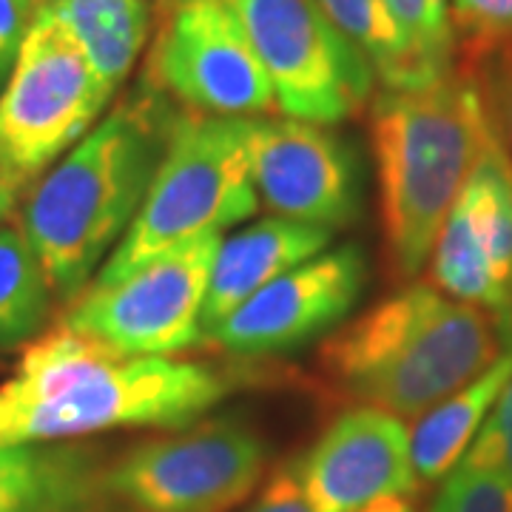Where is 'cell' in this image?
<instances>
[{
	"label": "cell",
	"mask_w": 512,
	"mask_h": 512,
	"mask_svg": "<svg viewBox=\"0 0 512 512\" xmlns=\"http://www.w3.org/2000/svg\"><path fill=\"white\" fill-rule=\"evenodd\" d=\"M296 461L313 512H356L419 487L404 421L373 407H353L333 419Z\"/></svg>",
	"instance_id": "obj_14"
},
{
	"label": "cell",
	"mask_w": 512,
	"mask_h": 512,
	"mask_svg": "<svg viewBox=\"0 0 512 512\" xmlns=\"http://www.w3.org/2000/svg\"><path fill=\"white\" fill-rule=\"evenodd\" d=\"M0 444H12V407L0 393Z\"/></svg>",
	"instance_id": "obj_30"
},
{
	"label": "cell",
	"mask_w": 512,
	"mask_h": 512,
	"mask_svg": "<svg viewBox=\"0 0 512 512\" xmlns=\"http://www.w3.org/2000/svg\"><path fill=\"white\" fill-rule=\"evenodd\" d=\"M441 293L498 313L512 288V171L493 146L458 194L430 254Z\"/></svg>",
	"instance_id": "obj_13"
},
{
	"label": "cell",
	"mask_w": 512,
	"mask_h": 512,
	"mask_svg": "<svg viewBox=\"0 0 512 512\" xmlns=\"http://www.w3.org/2000/svg\"><path fill=\"white\" fill-rule=\"evenodd\" d=\"M456 66L473 80L490 143L512 171V40L461 49Z\"/></svg>",
	"instance_id": "obj_21"
},
{
	"label": "cell",
	"mask_w": 512,
	"mask_h": 512,
	"mask_svg": "<svg viewBox=\"0 0 512 512\" xmlns=\"http://www.w3.org/2000/svg\"><path fill=\"white\" fill-rule=\"evenodd\" d=\"M319 6L339 35L362 52L382 89H413L410 55L387 0H319Z\"/></svg>",
	"instance_id": "obj_19"
},
{
	"label": "cell",
	"mask_w": 512,
	"mask_h": 512,
	"mask_svg": "<svg viewBox=\"0 0 512 512\" xmlns=\"http://www.w3.org/2000/svg\"><path fill=\"white\" fill-rule=\"evenodd\" d=\"M12 202H15V191L0 183V220H6V217H9V211H12Z\"/></svg>",
	"instance_id": "obj_31"
},
{
	"label": "cell",
	"mask_w": 512,
	"mask_h": 512,
	"mask_svg": "<svg viewBox=\"0 0 512 512\" xmlns=\"http://www.w3.org/2000/svg\"><path fill=\"white\" fill-rule=\"evenodd\" d=\"M251 180L274 217L345 228L359 217L362 168L345 137L305 120H251Z\"/></svg>",
	"instance_id": "obj_11"
},
{
	"label": "cell",
	"mask_w": 512,
	"mask_h": 512,
	"mask_svg": "<svg viewBox=\"0 0 512 512\" xmlns=\"http://www.w3.org/2000/svg\"><path fill=\"white\" fill-rule=\"evenodd\" d=\"M268 447L237 419H214L143 441L109 473V490L137 512H228L265 476Z\"/></svg>",
	"instance_id": "obj_10"
},
{
	"label": "cell",
	"mask_w": 512,
	"mask_h": 512,
	"mask_svg": "<svg viewBox=\"0 0 512 512\" xmlns=\"http://www.w3.org/2000/svg\"><path fill=\"white\" fill-rule=\"evenodd\" d=\"M140 80L180 109L211 117H254L276 109L271 77L231 0H157Z\"/></svg>",
	"instance_id": "obj_7"
},
{
	"label": "cell",
	"mask_w": 512,
	"mask_h": 512,
	"mask_svg": "<svg viewBox=\"0 0 512 512\" xmlns=\"http://www.w3.org/2000/svg\"><path fill=\"white\" fill-rule=\"evenodd\" d=\"M32 23V15L20 0H0V89L6 86L9 74L15 69L20 43L26 37V29Z\"/></svg>",
	"instance_id": "obj_27"
},
{
	"label": "cell",
	"mask_w": 512,
	"mask_h": 512,
	"mask_svg": "<svg viewBox=\"0 0 512 512\" xmlns=\"http://www.w3.org/2000/svg\"><path fill=\"white\" fill-rule=\"evenodd\" d=\"M251 120L180 111L146 200L92 285L120 282L171 248L254 217Z\"/></svg>",
	"instance_id": "obj_5"
},
{
	"label": "cell",
	"mask_w": 512,
	"mask_h": 512,
	"mask_svg": "<svg viewBox=\"0 0 512 512\" xmlns=\"http://www.w3.org/2000/svg\"><path fill=\"white\" fill-rule=\"evenodd\" d=\"M37 12L69 26L111 92L128 77L154 26L151 0H43Z\"/></svg>",
	"instance_id": "obj_17"
},
{
	"label": "cell",
	"mask_w": 512,
	"mask_h": 512,
	"mask_svg": "<svg viewBox=\"0 0 512 512\" xmlns=\"http://www.w3.org/2000/svg\"><path fill=\"white\" fill-rule=\"evenodd\" d=\"M367 259L359 245L322 251L239 305L205 342L234 356H274L336 328L359 302Z\"/></svg>",
	"instance_id": "obj_12"
},
{
	"label": "cell",
	"mask_w": 512,
	"mask_h": 512,
	"mask_svg": "<svg viewBox=\"0 0 512 512\" xmlns=\"http://www.w3.org/2000/svg\"><path fill=\"white\" fill-rule=\"evenodd\" d=\"M510 376L512 353H501L478 379L413 419L410 456L419 481L436 484L456 470Z\"/></svg>",
	"instance_id": "obj_16"
},
{
	"label": "cell",
	"mask_w": 512,
	"mask_h": 512,
	"mask_svg": "<svg viewBox=\"0 0 512 512\" xmlns=\"http://www.w3.org/2000/svg\"><path fill=\"white\" fill-rule=\"evenodd\" d=\"M356 512H416V504L410 501V495H393V498L373 501V504H367Z\"/></svg>",
	"instance_id": "obj_29"
},
{
	"label": "cell",
	"mask_w": 512,
	"mask_h": 512,
	"mask_svg": "<svg viewBox=\"0 0 512 512\" xmlns=\"http://www.w3.org/2000/svg\"><path fill=\"white\" fill-rule=\"evenodd\" d=\"M461 461L501 470L512 481V376L498 393L478 436Z\"/></svg>",
	"instance_id": "obj_24"
},
{
	"label": "cell",
	"mask_w": 512,
	"mask_h": 512,
	"mask_svg": "<svg viewBox=\"0 0 512 512\" xmlns=\"http://www.w3.org/2000/svg\"><path fill=\"white\" fill-rule=\"evenodd\" d=\"M57 458L32 444H0V512H35L60 487Z\"/></svg>",
	"instance_id": "obj_22"
},
{
	"label": "cell",
	"mask_w": 512,
	"mask_h": 512,
	"mask_svg": "<svg viewBox=\"0 0 512 512\" xmlns=\"http://www.w3.org/2000/svg\"><path fill=\"white\" fill-rule=\"evenodd\" d=\"M370 146L390 268L399 279H413L493 146L473 80L456 66L427 86L382 89L370 106Z\"/></svg>",
	"instance_id": "obj_4"
},
{
	"label": "cell",
	"mask_w": 512,
	"mask_h": 512,
	"mask_svg": "<svg viewBox=\"0 0 512 512\" xmlns=\"http://www.w3.org/2000/svg\"><path fill=\"white\" fill-rule=\"evenodd\" d=\"M430 512H512V481L493 467L458 461Z\"/></svg>",
	"instance_id": "obj_23"
},
{
	"label": "cell",
	"mask_w": 512,
	"mask_h": 512,
	"mask_svg": "<svg viewBox=\"0 0 512 512\" xmlns=\"http://www.w3.org/2000/svg\"><path fill=\"white\" fill-rule=\"evenodd\" d=\"M111 94L69 26L35 12L0 89V183L20 191L37 180L86 137Z\"/></svg>",
	"instance_id": "obj_6"
},
{
	"label": "cell",
	"mask_w": 512,
	"mask_h": 512,
	"mask_svg": "<svg viewBox=\"0 0 512 512\" xmlns=\"http://www.w3.org/2000/svg\"><path fill=\"white\" fill-rule=\"evenodd\" d=\"M333 231L308 222L268 217L222 239L202 308L205 336L274 279L328 248ZM205 342V339H202Z\"/></svg>",
	"instance_id": "obj_15"
},
{
	"label": "cell",
	"mask_w": 512,
	"mask_h": 512,
	"mask_svg": "<svg viewBox=\"0 0 512 512\" xmlns=\"http://www.w3.org/2000/svg\"><path fill=\"white\" fill-rule=\"evenodd\" d=\"M222 234H205L111 285H89L63 325L126 356H171L202 345V308Z\"/></svg>",
	"instance_id": "obj_8"
},
{
	"label": "cell",
	"mask_w": 512,
	"mask_h": 512,
	"mask_svg": "<svg viewBox=\"0 0 512 512\" xmlns=\"http://www.w3.org/2000/svg\"><path fill=\"white\" fill-rule=\"evenodd\" d=\"M387 9L407 46L413 86H427L456 69V26L447 0H387Z\"/></svg>",
	"instance_id": "obj_20"
},
{
	"label": "cell",
	"mask_w": 512,
	"mask_h": 512,
	"mask_svg": "<svg viewBox=\"0 0 512 512\" xmlns=\"http://www.w3.org/2000/svg\"><path fill=\"white\" fill-rule=\"evenodd\" d=\"M450 12L461 49L512 40V0H453Z\"/></svg>",
	"instance_id": "obj_25"
},
{
	"label": "cell",
	"mask_w": 512,
	"mask_h": 512,
	"mask_svg": "<svg viewBox=\"0 0 512 512\" xmlns=\"http://www.w3.org/2000/svg\"><path fill=\"white\" fill-rule=\"evenodd\" d=\"M52 302L49 279L20 228H0V350L35 336Z\"/></svg>",
	"instance_id": "obj_18"
},
{
	"label": "cell",
	"mask_w": 512,
	"mask_h": 512,
	"mask_svg": "<svg viewBox=\"0 0 512 512\" xmlns=\"http://www.w3.org/2000/svg\"><path fill=\"white\" fill-rule=\"evenodd\" d=\"M245 512H313L311 498L299 476V461H288L265 481L262 493Z\"/></svg>",
	"instance_id": "obj_26"
},
{
	"label": "cell",
	"mask_w": 512,
	"mask_h": 512,
	"mask_svg": "<svg viewBox=\"0 0 512 512\" xmlns=\"http://www.w3.org/2000/svg\"><path fill=\"white\" fill-rule=\"evenodd\" d=\"M20 3H23V6H26V12L35 18V12L40 9V3H43V0H20Z\"/></svg>",
	"instance_id": "obj_32"
},
{
	"label": "cell",
	"mask_w": 512,
	"mask_h": 512,
	"mask_svg": "<svg viewBox=\"0 0 512 512\" xmlns=\"http://www.w3.org/2000/svg\"><path fill=\"white\" fill-rule=\"evenodd\" d=\"M180 106L143 80L32 188L26 234L52 296L74 302L146 200Z\"/></svg>",
	"instance_id": "obj_1"
},
{
	"label": "cell",
	"mask_w": 512,
	"mask_h": 512,
	"mask_svg": "<svg viewBox=\"0 0 512 512\" xmlns=\"http://www.w3.org/2000/svg\"><path fill=\"white\" fill-rule=\"evenodd\" d=\"M501 353L493 313L413 282L325 342L322 370L359 407L419 419Z\"/></svg>",
	"instance_id": "obj_3"
},
{
	"label": "cell",
	"mask_w": 512,
	"mask_h": 512,
	"mask_svg": "<svg viewBox=\"0 0 512 512\" xmlns=\"http://www.w3.org/2000/svg\"><path fill=\"white\" fill-rule=\"evenodd\" d=\"M231 6L271 77L276 109L333 126L365 106L376 74L319 0H231Z\"/></svg>",
	"instance_id": "obj_9"
},
{
	"label": "cell",
	"mask_w": 512,
	"mask_h": 512,
	"mask_svg": "<svg viewBox=\"0 0 512 512\" xmlns=\"http://www.w3.org/2000/svg\"><path fill=\"white\" fill-rule=\"evenodd\" d=\"M234 390L217 367L171 356H126L60 325L26 348L0 387L12 444L69 439L114 427H185Z\"/></svg>",
	"instance_id": "obj_2"
},
{
	"label": "cell",
	"mask_w": 512,
	"mask_h": 512,
	"mask_svg": "<svg viewBox=\"0 0 512 512\" xmlns=\"http://www.w3.org/2000/svg\"><path fill=\"white\" fill-rule=\"evenodd\" d=\"M495 328H498V339L504 353H512V288L507 293V302L501 305V311L495 313Z\"/></svg>",
	"instance_id": "obj_28"
}]
</instances>
